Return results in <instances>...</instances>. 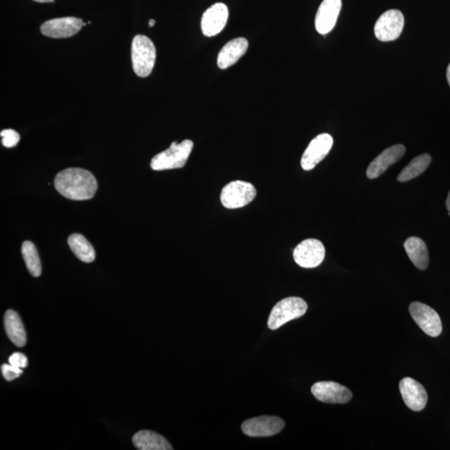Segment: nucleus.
<instances>
[{
  "mask_svg": "<svg viewBox=\"0 0 450 450\" xmlns=\"http://www.w3.org/2000/svg\"><path fill=\"white\" fill-rule=\"evenodd\" d=\"M431 162H432V159H431V156L429 154L417 156V157L413 159L411 162L399 174L397 178L398 181L407 182L420 176V174H423L427 168L430 166Z\"/></svg>",
  "mask_w": 450,
  "mask_h": 450,
  "instance_id": "obj_22",
  "label": "nucleus"
},
{
  "mask_svg": "<svg viewBox=\"0 0 450 450\" xmlns=\"http://www.w3.org/2000/svg\"><path fill=\"white\" fill-rule=\"evenodd\" d=\"M334 144L333 137L321 134L312 140L301 159V167L306 171L315 168L328 155Z\"/></svg>",
  "mask_w": 450,
  "mask_h": 450,
  "instance_id": "obj_11",
  "label": "nucleus"
},
{
  "mask_svg": "<svg viewBox=\"0 0 450 450\" xmlns=\"http://www.w3.org/2000/svg\"><path fill=\"white\" fill-rule=\"evenodd\" d=\"M255 187L246 181H236L229 183L223 188L220 200L224 207L234 209L245 207L255 200Z\"/></svg>",
  "mask_w": 450,
  "mask_h": 450,
  "instance_id": "obj_5",
  "label": "nucleus"
},
{
  "mask_svg": "<svg viewBox=\"0 0 450 450\" xmlns=\"http://www.w3.org/2000/svg\"><path fill=\"white\" fill-rule=\"evenodd\" d=\"M293 260L302 268L313 269L323 263L325 248L316 238H307L296 246L293 253Z\"/></svg>",
  "mask_w": 450,
  "mask_h": 450,
  "instance_id": "obj_6",
  "label": "nucleus"
},
{
  "mask_svg": "<svg viewBox=\"0 0 450 450\" xmlns=\"http://www.w3.org/2000/svg\"><path fill=\"white\" fill-rule=\"evenodd\" d=\"M8 363L13 366L18 367V368L24 369L28 365L27 357L22 353H13V355L8 358Z\"/></svg>",
  "mask_w": 450,
  "mask_h": 450,
  "instance_id": "obj_26",
  "label": "nucleus"
},
{
  "mask_svg": "<svg viewBox=\"0 0 450 450\" xmlns=\"http://www.w3.org/2000/svg\"><path fill=\"white\" fill-rule=\"evenodd\" d=\"M446 76H447V80H448L449 85L450 86V63H449V67L447 68Z\"/></svg>",
  "mask_w": 450,
  "mask_h": 450,
  "instance_id": "obj_29",
  "label": "nucleus"
},
{
  "mask_svg": "<svg viewBox=\"0 0 450 450\" xmlns=\"http://www.w3.org/2000/svg\"><path fill=\"white\" fill-rule=\"evenodd\" d=\"M308 310L307 303L301 298L288 297L280 300L273 308L269 317L268 326L275 330L293 320L305 315Z\"/></svg>",
  "mask_w": 450,
  "mask_h": 450,
  "instance_id": "obj_4",
  "label": "nucleus"
},
{
  "mask_svg": "<svg viewBox=\"0 0 450 450\" xmlns=\"http://www.w3.org/2000/svg\"><path fill=\"white\" fill-rule=\"evenodd\" d=\"M311 392L318 401L327 403H346L353 397L350 389L333 381L315 383L311 388Z\"/></svg>",
  "mask_w": 450,
  "mask_h": 450,
  "instance_id": "obj_12",
  "label": "nucleus"
},
{
  "mask_svg": "<svg viewBox=\"0 0 450 450\" xmlns=\"http://www.w3.org/2000/svg\"><path fill=\"white\" fill-rule=\"evenodd\" d=\"M408 258L417 269L425 270L429 266V252L426 243L420 238L411 237L405 242Z\"/></svg>",
  "mask_w": 450,
  "mask_h": 450,
  "instance_id": "obj_18",
  "label": "nucleus"
},
{
  "mask_svg": "<svg viewBox=\"0 0 450 450\" xmlns=\"http://www.w3.org/2000/svg\"><path fill=\"white\" fill-rule=\"evenodd\" d=\"M132 66L136 75L148 77L153 71L156 49L152 40L145 35H136L131 47Z\"/></svg>",
  "mask_w": 450,
  "mask_h": 450,
  "instance_id": "obj_3",
  "label": "nucleus"
},
{
  "mask_svg": "<svg viewBox=\"0 0 450 450\" xmlns=\"http://www.w3.org/2000/svg\"><path fill=\"white\" fill-rule=\"evenodd\" d=\"M403 26H405V17L401 11L398 9H390L384 12L379 18L375 25V35L376 38L382 42L394 41L401 36Z\"/></svg>",
  "mask_w": 450,
  "mask_h": 450,
  "instance_id": "obj_7",
  "label": "nucleus"
},
{
  "mask_svg": "<svg viewBox=\"0 0 450 450\" xmlns=\"http://www.w3.org/2000/svg\"><path fill=\"white\" fill-rule=\"evenodd\" d=\"M286 423L277 416H260L243 422L242 431L250 437H269L281 432Z\"/></svg>",
  "mask_w": 450,
  "mask_h": 450,
  "instance_id": "obj_9",
  "label": "nucleus"
},
{
  "mask_svg": "<svg viewBox=\"0 0 450 450\" xmlns=\"http://www.w3.org/2000/svg\"><path fill=\"white\" fill-rule=\"evenodd\" d=\"M229 9L223 3H217L204 13L201 20V30L207 37H213L220 33L226 26Z\"/></svg>",
  "mask_w": 450,
  "mask_h": 450,
  "instance_id": "obj_14",
  "label": "nucleus"
},
{
  "mask_svg": "<svg viewBox=\"0 0 450 450\" xmlns=\"http://www.w3.org/2000/svg\"><path fill=\"white\" fill-rule=\"evenodd\" d=\"M0 135L2 138V145L6 148H13L18 145L20 142V136L16 130H4L0 133Z\"/></svg>",
  "mask_w": 450,
  "mask_h": 450,
  "instance_id": "obj_24",
  "label": "nucleus"
},
{
  "mask_svg": "<svg viewBox=\"0 0 450 450\" xmlns=\"http://www.w3.org/2000/svg\"><path fill=\"white\" fill-rule=\"evenodd\" d=\"M399 390L408 408L416 412L424 410L428 402V394L423 385L414 379L403 378L399 383Z\"/></svg>",
  "mask_w": 450,
  "mask_h": 450,
  "instance_id": "obj_13",
  "label": "nucleus"
},
{
  "mask_svg": "<svg viewBox=\"0 0 450 450\" xmlns=\"http://www.w3.org/2000/svg\"><path fill=\"white\" fill-rule=\"evenodd\" d=\"M22 255L27 269L32 276H40L41 272H42V266H41L38 251H37L34 243L30 241L23 243Z\"/></svg>",
  "mask_w": 450,
  "mask_h": 450,
  "instance_id": "obj_23",
  "label": "nucleus"
},
{
  "mask_svg": "<svg viewBox=\"0 0 450 450\" xmlns=\"http://www.w3.org/2000/svg\"><path fill=\"white\" fill-rule=\"evenodd\" d=\"M34 1L38 3H53L54 0H34Z\"/></svg>",
  "mask_w": 450,
  "mask_h": 450,
  "instance_id": "obj_28",
  "label": "nucleus"
},
{
  "mask_svg": "<svg viewBox=\"0 0 450 450\" xmlns=\"http://www.w3.org/2000/svg\"><path fill=\"white\" fill-rule=\"evenodd\" d=\"M55 189L71 200H88L98 189L94 174L86 169L71 168L59 172L54 180Z\"/></svg>",
  "mask_w": 450,
  "mask_h": 450,
  "instance_id": "obj_1",
  "label": "nucleus"
},
{
  "mask_svg": "<svg viewBox=\"0 0 450 450\" xmlns=\"http://www.w3.org/2000/svg\"><path fill=\"white\" fill-rule=\"evenodd\" d=\"M449 217H450V212H449Z\"/></svg>",
  "mask_w": 450,
  "mask_h": 450,
  "instance_id": "obj_31",
  "label": "nucleus"
},
{
  "mask_svg": "<svg viewBox=\"0 0 450 450\" xmlns=\"http://www.w3.org/2000/svg\"><path fill=\"white\" fill-rule=\"evenodd\" d=\"M446 208L449 210V212H450V190L449 192V195L447 196V200H446Z\"/></svg>",
  "mask_w": 450,
  "mask_h": 450,
  "instance_id": "obj_27",
  "label": "nucleus"
},
{
  "mask_svg": "<svg viewBox=\"0 0 450 450\" xmlns=\"http://www.w3.org/2000/svg\"><path fill=\"white\" fill-rule=\"evenodd\" d=\"M413 320L423 332L431 337H438L442 333L440 317L432 308L420 302H413L410 305Z\"/></svg>",
  "mask_w": 450,
  "mask_h": 450,
  "instance_id": "obj_8",
  "label": "nucleus"
},
{
  "mask_svg": "<svg viewBox=\"0 0 450 450\" xmlns=\"http://www.w3.org/2000/svg\"><path fill=\"white\" fill-rule=\"evenodd\" d=\"M1 371L4 378L7 381L16 379L23 374V370L18 367L13 366L11 364H4L1 366Z\"/></svg>",
  "mask_w": 450,
  "mask_h": 450,
  "instance_id": "obj_25",
  "label": "nucleus"
},
{
  "mask_svg": "<svg viewBox=\"0 0 450 450\" xmlns=\"http://www.w3.org/2000/svg\"><path fill=\"white\" fill-rule=\"evenodd\" d=\"M4 326L8 337L18 347L26 343V333L20 315L16 311L8 310L4 315Z\"/></svg>",
  "mask_w": 450,
  "mask_h": 450,
  "instance_id": "obj_20",
  "label": "nucleus"
},
{
  "mask_svg": "<svg viewBox=\"0 0 450 450\" xmlns=\"http://www.w3.org/2000/svg\"><path fill=\"white\" fill-rule=\"evenodd\" d=\"M341 8V0H323L315 18V28L318 33L327 35L334 29Z\"/></svg>",
  "mask_w": 450,
  "mask_h": 450,
  "instance_id": "obj_15",
  "label": "nucleus"
},
{
  "mask_svg": "<svg viewBox=\"0 0 450 450\" xmlns=\"http://www.w3.org/2000/svg\"><path fill=\"white\" fill-rule=\"evenodd\" d=\"M68 243L77 258L85 263H91L95 260L94 247L82 234H71L68 238Z\"/></svg>",
  "mask_w": 450,
  "mask_h": 450,
  "instance_id": "obj_21",
  "label": "nucleus"
},
{
  "mask_svg": "<svg viewBox=\"0 0 450 450\" xmlns=\"http://www.w3.org/2000/svg\"><path fill=\"white\" fill-rule=\"evenodd\" d=\"M155 25V20H150L149 22V26L150 27H154Z\"/></svg>",
  "mask_w": 450,
  "mask_h": 450,
  "instance_id": "obj_30",
  "label": "nucleus"
},
{
  "mask_svg": "<svg viewBox=\"0 0 450 450\" xmlns=\"http://www.w3.org/2000/svg\"><path fill=\"white\" fill-rule=\"evenodd\" d=\"M85 25V23L79 18H57L44 22L40 27V31L49 38L66 39L79 33L81 28Z\"/></svg>",
  "mask_w": 450,
  "mask_h": 450,
  "instance_id": "obj_10",
  "label": "nucleus"
},
{
  "mask_svg": "<svg viewBox=\"0 0 450 450\" xmlns=\"http://www.w3.org/2000/svg\"><path fill=\"white\" fill-rule=\"evenodd\" d=\"M249 48V42L245 38H236L224 46L218 55L217 63L219 68H226L236 63Z\"/></svg>",
  "mask_w": 450,
  "mask_h": 450,
  "instance_id": "obj_17",
  "label": "nucleus"
},
{
  "mask_svg": "<svg viewBox=\"0 0 450 450\" xmlns=\"http://www.w3.org/2000/svg\"><path fill=\"white\" fill-rule=\"evenodd\" d=\"M193 147L194 143L190 140H183L181 143L173 142L168 150L154 156L150 166L155 171L183 168L190 157Z\"/></svg>",
  "mask_w": 450,
  "mask_h": 450,
  "instance_id": "obj_2",
  "label": "nucleus"
},
{
  "mask_svg": "<svg viewBox=\"0 0 450 450\" xmlns=\"http://www.w3.org/2000/svg\"><path fill=\"white\" fill-rule=\"evenodd\" d=\"M406 152V147L403 145H394L384 150L369 165L368 169H367V177L370 180L379 177L391 165L398 162Z\"/></svg>",
  "mask_w": 450,
  "mask_h": 450,
  "instance_id": "obj_16",
  "label": "nucleus"
},
{
  "mask_svg": "<svg viewBox=\"0 0 450 450\" xmlns=\"http://www.w3.org/2000/svg\"><path fill=\"white\" fill-rule=\"evenodd\" d=\"M133 443L140 450H172L171 444L162 435L149 430H142L133 437Z\"/></svg>",
  "mask_w": 450,
  "mask_h": 450,
  "instance_id": "obj_19",
  "label": "nucleus"
}]
</instances>
